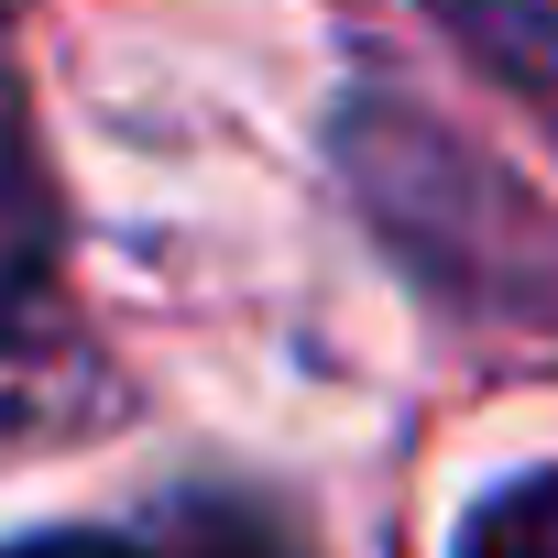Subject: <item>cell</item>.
Listing matches in <instances>:
<instances>
[{"instance_id": "8992f818", "label": "cell", "mask_w": 558, "mask_h": 558, "mask_svg": "<svg viewBox=\"0 0 558 558\" xmlns=\"http://www.w3.org/2000/svg\"><path fill=\"white\" fill-rule=\"evenodd\" d=\"M0 558H154L143 525H34V536H0Z\"/></svg>"}, {"instance_id": "52a82bcc", "label": "cell", "mask_w": 558, "mask_h": 558, "mask_svg": "<svg viewBox=\"0 0 558 558\" xmlns=\"http://www.w3.org/2000/svg\"><path fill=\"white\" fill-rule=\"evenodd\" d=\"M0 12H12V0H0Z\"/></svg>"}, {"instance_id": "6da1fadb", "label": "cell", "mask_w": 558, "mask_h": 558, "mask_svg": "<svg viewBox=\"0 0 558 558\" xmlns=\"http://www.w3.org/2000/svg\"><path fill=\"white\" fill-rule=\"evenodd\" d=\"M121 416H132V384L110 373V351L77 329V307L56 286H23L0 307V460L99 438Z\"/></svg>"}, {"instance_id": "3957f363", "label": "cell", "mask_w": 558, "mask_h": 558, "mask_svg": "<svg viewBox=\"0 0 558 558\" xmlns=\"http://www.w3.org/2000/svg\"><path fill=\"white\" fill-rule=\"evenodd\" d=\"M45 263H56V197L34 165V121H23L12 77H0V307L23 286H45Z\"/></svg>"}, {"instance_id": "277c9868", "label": "cell", "mask_w": 558, "mask_h": 558, "mask_svg": "<svg viewBox=\"0 0 558 558\" xmlns=\"http://www.w3.org/2000/svg\"><path fill=\"white\" fill-rule=\"evenodd\" d=\"M449 558H558V460L504 471L493 493H471V514H460V547H449Z\"/></svg>"}, {"instance_id": "7a4b0ae2", "label": "cell", "mask_w": 558, "mask_h": 558, "mask_svg": "<svg viewBox=\"0 0 558 558\" xmlns=\"http://www.w3.org/2000/svg\"><path fill=\"white\" fill-rule=\"evenodd\" d=\"M449 23V45L471 66H493L514 99H536L558 121V0H427Z\"/></svg>"}, {"instance_id": "5b68a950", "label": "cell", "mask_w": 558, "mask_h": 558, "mask_svg": "<svg viewBox=\"0 0 558 558\" xmlns=\"http://www.w3.org/2000/svg\"><path fill=\"white\" fill-rule=\"evenodd\" d=\"M143 536H154V558H296L286 525H274L263 504H241V493H186Z\"/></svg>"}]
</instances>
